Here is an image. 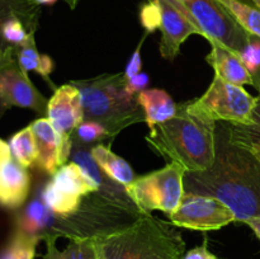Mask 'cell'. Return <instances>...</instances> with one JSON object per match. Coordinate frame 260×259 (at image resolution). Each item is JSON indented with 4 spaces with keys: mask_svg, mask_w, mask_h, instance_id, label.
Masks as SVG:
<instances>
[{
    "mask_svg": "<svg viewBox=\"0 0 260 259\" xmlns=\"http://www.w3.org/2000/svg\"><path fill=\"white\" fill-rule=\"evenodd\" d=\"M184 188L220 200L240 222L260 216V163L231 139L228 126L216 124L215 161L207 170L185 173Z\"/></svg>",
    "mask_w": 260,
    "mask_h": 259,
    "instance_id": "cell-1",
    "label": "cell"
},
{
    "mask_svg": "<svg viewBox=\"0 0 260 259\" xmlns=\"http://www.w3.org/2000/svg\"><path fill=\"white\" fill-rule=\"evenodd\" d=\"M178 226L142 212L136 220L98 235L102 259H182L185 241Z\"/></svg>",
    "mask_w": 260,
    "mask_h": 259,
    "instance_id": "cell-2",
    "label": "cell"
},
{
    "mask_svg": "<svg viewBox=\"0 0 260 259\" xmlns=\"http://www.w3.org/2000/svg\"><path fill=\"white\" fill-rule=\"evenodd\" d=\"M146 141L155 152L180 164L185 172H203L215 161L216 123L190 114L184 102L178 104L172 119L150 132Z\"/></svg>",
    "mask_w": 260,
    "mask_h": 259,
    "instance_id": "cell-3",
    "label": "cell"
},
{
    "mask_svg": "<svg viewBox=\"0 0 260 259\" xmlns=\"http://www.w3.org/2000/svg\"><path fill=\"white\" fill-rule=\"evenodd\" d=\"M71 83L81 93L84 121L103 124L111 137L131 124L145 121L144 109L137 103L136 96L129 95L124 89V73L107 74Z\"/></svg>",
    "mask_w": 260,
    "mask_h": 259,
    "instance_id": "cell-4",
    "label": "cell"
},
{
    "mask_svg": "<svg viewBox=\"0 0 260 259\" xmlns=\"http://www.w3.org/2000/svg\"><path fill=\"white\" fill-rule=\"evenodd\" d=\"M255 103L256 96L250 95L243 86L231 84L215 75L202 96L187 102V109L193 116L211 123L222 121L249 126L251 124Z\"/></svg>",
    "mask_w": 260,
    "mask_h": 259,
    "instance_id": "cell-5",
    "label": "cell"
},
{
    "mask_svg": "<svg viewBox=\"0 0 260 259\" xmlns=\"http://www.w3.org/2000/svg\"><path fill=\"white\" fill-rule=\"evenodd\" d=\"M179 8L208 42L213 41L239 53L250 41L249 35L218 0H169Z\"/></svg>",
    "mask_w": 260,
    "mask_h": 259,
    "instance_id": "cell-6",
    "label": "cell"
},
{
    "mask_svg": "<svg viewBox=\"0 0 260 259\" xmlns=\"http://www.w3.org/2000/svg\"><path fill=\"white\" fill-rule=\"evenodd\" d=\"M185 173L182 165L170 161L161 169L136 178L124 190L141 212L162 211L170 215L179 207L185 193Z\"/></svg>",
    "mask_w": 260,
    "mask_h": 259,
    "instance_id": "cell-7",
    "label": "cell"
},
{
    "mask_svg": "<svg viewBox=\"0 0 260 259\" xmlns=\"http://www.w3.org/2000/svg\"><path fill=\"white\" fill-rule=\"evenodd\" d=\"M170 222L178 228L197 231H212L234 222L235 215L215 197L185 192L177 211L169 215Z\"/></svg>",
    "mask_w": 260,
    "mask_h": 259,
    "instance_id": "cell-8",
    "label": "cell"
},
{
    "mask_svg": "<svg viewBox=\"0 0 260 259\" xmlns=\"http://www.w3.org/2000/svg\"><path fill=\"white\" fill-rule=\"evenodd\" d=\"M48 101L37 90L28 73L22 70L17 55L0 66V118L12 107L28 108L45 116Z\"/></svg>",
    "mask_w": 260,
    "mask_h": 259,
    "instance_id": "cell-9",
    "label": "cell"
},
{
    "mask_svg": "<svg viewBox=\"0 0 260 259\" xmlns=\"http://www.w3.org/2000/svg\"><path fill=\"white\" fill-rule=\"evenodd\" d=\"M46 117L63 139L73 140L74 132L84 121L81 93L78 86L69 83L56 88L48 99Z\"/></svg>",
    "mask_w": 260,
    "mask_h": 259,
    "instance_id": "cell-10",
    "label": "cell"
},
{
    "mask_svg": "<svg viewBox=\"0 0 260 259\" xmlns=\"http://www.w3.org/2000/svg\"><path fill=\"white\" fill-rule=\"evenodd\" d=\"M38 149L36 167L53 175L70 157L73 140H66L53 128L47 117H40L29 124Z\"/></svg>",
    "mask_w": 260,
    "mask_h": 259,
    "instance_id": "cell-11",
    "label": "cell"
},
{
    "mask_svg": "<svg viewBox=\"0 0 260 259\" xmlns=\"http://www.w3.org/2000/svg\"><path fill=\"white\" fill-rule=\"evenodd\" d=\"M161 12V42L160 53L167 60L173 61L180 47L190 35H200V30L188 19L187 15L169 0H157Z\"/></svg>",
    "mask_w": 260,
    "mask_h": 259,
    "instance_id": "cell-12",
    "label": "cell"
},
{
    "mask_svg": "<svg viewBox=\"0 0 260 259\" xmlns=\"http://www.w3.org/2000/svg\"><path fill=\"white\" fill-rule=\"evenodd\" d=\"M30 189V175L27 168L10 157L0 165V206L17 210L27 201Z\"/></svg>",
    "mask_w": 260,
    "mask_h": 259,
    "instance_id": "cell-13",
    "label": "cell"
},
{
    "mask_svg": "<svg viewBox=\"0 0 260 259\" xmlns=\"http://www.w3.org/2000/svg\"><path fill=\"white\" fill-rule=\"evenodd\" d=\"M57 216L47 207L42 196L33 198L24 210L19 213L15 222V230L33 236L38 240H45L52 235Z\"/></svg>",
    "mask_w": 260,
    "mask_h": 259,
    "instance_id": "cell-14",
    "label": "cell"
},
{
    "mask_svg": "<svg viewBox=\"0 0 260 259\" xmlns=\"http://www.w3.org/2000/svg\"><path fill=\"white\" fill-rule=\"evenodd\" d=\"M210 45L211 52L208 53L206 60L215 70V75L239 86H244L246 84L253 85V78L250 73L246 70L235 52L213 41H211Z\"/></svg>",
    "mask_w": 260,
    "mask_h": 259,
    "instance_id": "cell-15",
    "label": "cell"
},
{
    "mask_svg": "<svg viewBox=\"0 0 260 259\" xmlns=\"http://www.w3.org/2000/svg\"><path fill=\"white\" fill-rule=\"evenodd\" d=\"M41 8L33 0H0V66L9 57L15 56L17 48L9 46L2 36L5 23L12 18H22L33 29L37 30Z\"/></svg>",
    "mask_w": 260,
    "mask_h": 259,
    "instance_id": "cell-16",
    "label": "cell"
},
{
    "mask_svg": "<svg viewBox=\"0 0 260 259\" xmlns=\"http://www.w3.org/2000/svg\"><path fill=\"white\" fill-rule=\"evenodd\" d=\"M51 182L62 193L69 197L81 200L84 196L95 193L99 190V185L83 167L75 161L63 164L55 174Z\"/></svg>",
    "mask_w": 260,
    "mask_h": 259,
    "instance_id": "cell-17",
    "label": "cell"
},
{
    "mask_svg": "<svg viewBox=\"0 0 260 259\" xmlns=\"http://www.w3.org/2000/svg\"><path fill=\"white\" fill-rule=\"evenodd\" d=\"M137 103L145 113V122L150 132L156 128L157 124L169 121L177 113L178 106L172 96L162 89H145L136 95Z\"/></svg>",
    "mask_w": 260,
    "mask_h": 259,
    "instance_id": "cell-18",
    "label": "cell"
},
{
    "mask_svg": "<svg viewBox=\"0 0 260 259\" xmlns=\"http://www.w3.org/2000/svg\"><path fill=\"white\" fill-rule=\"evenodd\" d=\"M90 154L104 174L117 184L127 188L136 179L131 165L123 157L114 154L108 146L102 144L95 145L90 149Z\"/></svg>",
    "mask_w": 260,
    "mask_h": 259,
    "instance_id": "cell-19",
    "label": "cell"
},
{
    "mask_svg": "<svg viewBox=\"0 0 260 259\" xmlns=\"http://www.w3.org/2000/svg\"><path fill=\"white\" fill-rule=\"evenodd\" d=\"M57 239L50 236L45 239L46 253L43 259H102L98 236L71 239L66 248L58 249L56 246Z\"/></svg>",
    "mask_w": 260,
    "mask_h": 259,
    "instance_id": "cell-20",
    "label": "cell"
},
{
    "mask_svg": "<svg viewBox=\"0 0 260 259\" xmlns=\"http://www.w3.org/2000/svg\"><path fill=\"white\" fill-rule=\"evenodd\" d=\"M17 61L18 65L22 68V70H24L25 73H29V71H35V73L40 74L45 80L50 81V75L53 71V61L50 56L43 55L37 51L36 47V41H35V35H32L29 37V40L22 45L20 47L17 48Z\"/></svg>",
    "mask_w": 260,
    "mask_h": 259,
    "instance_id": "cell-21",
    "label": "cell"
},
{
    "mask_svg": "<svg viewBox=\"0 0 260 259\" xmlns=\"http://www.w3.org/2000/svg\"><path fill=\"white\" fill-rule=\"evenodd\" d=\"M9 146L12 155L20 165L24 168L35 167L38 159V149L35 134L30 126L13 135L9 140Z\"/></svg>",
    "mask_w": 260,
    "mask_h": 259,
    "instance_id": "cell-22",
    "label": "cell"
},
{
    "mask_svg": "<svg viewBox=\"0 0 260 259\" xmlns=\"http://www.w3.org/2000/svg\"><path fill=\"white\" fill-rule=\"evenodd\" d=\"M41 196L47 207L61 218H69L75 215L81 205V200L66 196L51 180L46 183Z\"/></svg>",
    "mask_w": 260,
    "mask_h": 259,
    "instance_id": "cell-23",
    "label": "cell"
},
{
    "mask_svg": "<svg viewBox=\"0 0 260 259\" xmlns=\"http://www.w3.org/2000/svg\"><path fill=\"white\" fill-rule=\"evenodd\" d=\"M239 24L254 37L260 38V8L251 7L241 0H218Z\"/></svg>",
    "mask_w": 260,
    "mask_h": 259,
    "instance_id": "cell-24",
    "label": "cell"
},
{
    "mask_svg": "<svg viewBox=\"0 0 260 259\" xmlns=\"http://www.w3.org/2000/svg\"><path fill=\"white\" fill-rule=\"evenodd\" d=\"M38 243V239L14 230L10 240L0 251V259H35Z\"/></svg>",
    "mask_w": 260,
    "mask_h": 259,
    "instance_id": "cell-25",
    "label": "cell"
},
{
    "mask_svg": "<svg viewBox=\"0 0 260 259\" xmlns=\"http://www.w3.org/2000/svg\"><path fill=\"white\" fill-rule=\"evenodd\" d=\"M230 136L235 141L248 142L260 146V94L256 96V103L253 109L251 124L241 126V124H229L228 126Z\"/></svg>",
    "mask_w": 260,
    "mask_h": 259,
    "instance_id": "cell-26",
    "label": "cell"
},
{
    "mask_svg": "<svg viewBox=\"0 0 260 259\" xmlns=\"http://www.w3.org/2000/svg\"><path fill=\"white\" fill-rule=\"evenodd\" d=\"M73 136L76 137V141H80L83 144H93L106 137H111V135L108 130L98 122L83 121L75 130Z\"/></svg>",
    "mask_w": 260,
    "mask_h": 259,
    "instance_id": "cell-27",
    "label": "cell"
},
{
    "mask_svg": "<svg viewBox=\"0 0 260 259\" xmlns=\"http://www.w3.org/2000/svg\"><path fill=\"white\" fill-rule=\"evenodd\" d=\"M240 58L241 62L246 68V70L253 76L258 73L260 69V38L251 36L248 45L243 48L239 53H236Z\"/></svg>",
    "mask_w": 260,
    "mask_h": 259,
    "instance_id": "cell-28",
    "label": "cell"
},
{
    "mask_svg": "<svg viewBox=\"0 0 260 259\" xmlns=\"http://www.w3.org/2000/svg\"><path fill=\"white\" fill-rule=\"evenodd\" d=\"M141 24L146 29V33H151L154 30L160 29L161 24V12H160V5L157 0H149V3L142 5L141 13Z\"/></svg>",
    "mask_w": 260,
    "mask_h": 259,
    "instance_id": "cell-29",
    "label": "cell"
},
{
    "mask_svg": "<svg viewBox=\"0 0 260 259\" xmlns=\"http://www.w3.org/2000/svg\"><path fill=\"white\" fill-rule=\"evenodd\" d=\"M146 35H149V33H146ZM146 35L142 37L141 42L139 43V46H137V48L135 50V52L132 53L131 57H129L128 63H127V66H126V70H124V76H126V79H129V78H132V76H135V75H137V74L141 73V69H142L141 47H142V43H144V40H145V37H146Z\"/></svg>",
    "mask_w": 260,
    "mask_h": 259,
    "instance_id": "cell-30",
    "label": "cell"
},
{
    "mask_svg": "<svg viewBox=\"0 0 260 259\" xmlns=\"http://www.w3.org/2000/svg\"><path fill=\"white\" fill-rule=\"evenodd\" d=\"M149 84V76L144 73H140L137 75L132 76V78L126 79V84H124V89L127 93L132 96H136L137 94L145 90Z\"/></svg>",
    "mask_w": 260,
    "mask_h": 259,
    "instance_id": "cell-31",
    "label": "cell"
},
{
    "mask_svg": "<svg viewBox=\"0 0 260 259\" xmlns=\"http://www.w3.org/2000/svg\"><path fill=\"white\" fill-rule=\"evenodd\" d=\"M182 259H220L218 256H216L212 251H210L207 246V240H205V243L201 246L197 248L190 249L189 251L184 253V255L182 256Z\"/></svg>",
    "mask_w": 260,
    "mask_h": 259,
    "instance_id": "cell-32",
    "label": "cell"
},
{
    "mask_svg": "<svg viewBox=\"0 0 260 259\" xmlns=\"http://www.w3.org/2000/svg\"><path fill=\"white\" fill-rule=\"evenodd\" d=\"M13 155H12V150H10V146L8 142H5L4 140L0 139V165L3 163L7 161L8 159H10Z\"/></svg>",
    "mask_w": 260,
    "mask_h": 259,
    "instance_id": "cell-33",
    "label": "cell"
},
{
    "mask_svg": "<svg viewBox=\"0 0 260 259\" xmlns=\"http://www.w3.org/2000/svg\"><path fill=\"white\" fill-rule=\"evenodd\" d=\"M245 223L255 233V235L258 236V239L260 240V216L249 218V220L245 221Z\"/></svg>",
    "mask_w": 260,
    "mask_h": 259,
    "instance_id": "cell-34",
    "label": "cell"
},
{
    "mask_svg": "<svg viewBox=\"0 0 260 259\" xmlns=\"http://www.w3.org/2000/svg\"><path fill=\"white\" fill-rule=\"evenodd\" d=\"M231 139H233V137H231ZM234 141H235V140H234ZM236 142H239V144L244 145V146H245L246 149L250 150L251 154H253L254 156L256 157V160H258V161L260 163V146H258V145H254V144H248V142H240V141H236Z\"/></svg>",
    "mask_w": 260,
    "mask_h": 259,
    "instance_id": "cell-35",
    "label": "cell"
},
{
    "mask_svg": "<svg viewBox=\"0 0 260 259\" xmlns=\"http://www.w3.org/2000/svg\"><path fill=\"white\" fill-rule=\"evenodd\" d=\"M251 78H253V85L255 86L256 89H258L259 94H260V69L258 70V73L254 74V75L251 76Z\"/></svg>",
    "mask_w": 260,
    "mask_h": 259,
    "instance_id": "cell-36",
    "label": "cell"
},
{
    "mask_svg": "<svg viewBox=\"0 0 260 259\" xmlns=\"http://www.w3.org/2000/svg\"><path fill=\"white\" fill-rule=\"evenodd\" d=\"M33 2L38 5H52L55 4L56 2H58V0H33ZM63 2H65V0H63Z\"/></svg>",
    "mask_w": 260,
    "mask_h": 259,
    "instance_id": "cell-37",
    "label": "cell"
},
{
    "mask_svg": "<svg viewBox=\"0 0 260 259\" xmlns=\"http://www.w3.org/2000/svg\"><path fill=\"white\" fill-rule=\"evenodd\" d=\"M78 2H79V0H65V3L69 5V7L71 8V9H74V8L76 7Z\"/></svg>",
    "mask_w": 260,
    "mask_h": 259,
    "instance_id": "cell-38",
    "label": "cell"
},
{
    "mask_svg": "<svg viewBox=\"0 0 260 259\" xmlns=\"http://www.w3.org/2000/svg\"><path fill=\"white\" fill-rule=\"evenodd\" d=\"M251 2H253V3H254V4H255V5H256V7H258V8H260V0H251Z\"/></svg>",
    "mask_w": 260,
    "mask_h": 259,
    "instance_id": "cell-39",
    "label": "cell"
}]
</instances>
